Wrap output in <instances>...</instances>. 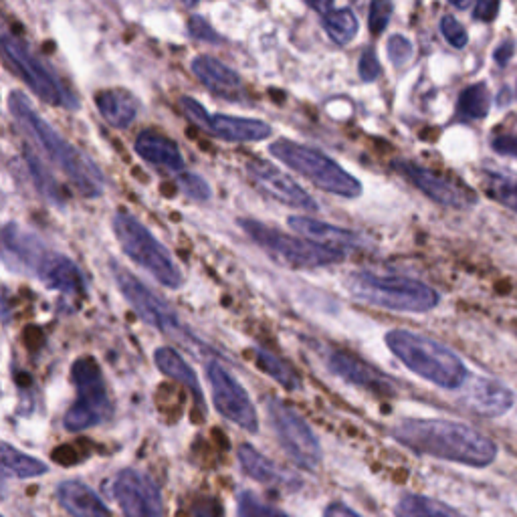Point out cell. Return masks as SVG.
<instances>
[{
	"label": "cell",
	"mask_w": 517,
	"mask_h": 517,
	"mask_svg": "<svg viewBox=\"0 0 517 517\" xmlns=\"http://www.w3.org/2000/svg\"><path fill=\"white\" fill-rule=\"evenodd\" d=\"M392 437L419 455L469 467H487L497 457V445L491 439L455 421L406 419L392 429Z\"/></svg>",
	"instance_id": "cell-1"
},
{
	"label": "cell",
	"mask_w": 517,
	"mask_h": 517,
	"mask_svg": "<svg viewBox=\"0 0 517 517\" xmlns=\"http://www.w3.org/2000/svg\"><path fill=\"white\" fill-rule=\"evenodd\" d=\"M9 110L15 122L43 148V152L65 172L69 182L87 198H97L103 194L101 170L93 164V160L67 142L51 124H47L33 108L23 93L13 91L9 97Z\"/></svg>",
	"instance_id": "cell-2"
},
{
	"label": "cell",
	"mask_w": 517,
	"mask_h": 517,
	"mask_svg": "<svg viewBox=\"0 0 517 517\" xmlns=\"http://www.w3.org/2000/svg\"><path fill=\"white\" fill-rule=\"evenodd\" d=\"M386 346L408 370L445 390L461 388L469 378L463 360L447 346L427 336L408 330H392L386 334Z\"/></svg>",
	"instance_id": "cell-3"
},
{
	"label": "cell",
	"mask_w": 517,
	"mask_h": 517,
	"mask_svg": "<svg viewBox=\"0 0 517 517\" xmlns=\"http://www.w3.org/2000/svg\"><path fill=\"white\" fill-rule=\"evenodd\" d=\"M346 289L362 303L392 309V312L423 314L439 305V293L417 279L400 275H378L372 271H354L346 277Z\"/></svg>",
	"instance_id": "cell-4"
},
{
	"label": "cell",
	"mask_w": 517,
	"mask_h": 517,
	"mask_svg": "<svg viewBox=\"0 0 517 517\" xmlns=\"http://www.w3.org/2000/svg\"><path fill=\"white\" fill-rule=\"evenodd\" d=\"M269 152L293 172L305 176L309 182H314L318 188L334 196L358 198L362 194L360 180L316 148L291 140H277L269 146Z\"/></svg>",
	"instance_id": "cell-5"
},
{
	"label": "cell",
	"mask_w": 517,
	"mask_h": 517,
	"mask_svg": "<svg viewBox=\"0 0 517 517\" xmlns=\"http://www.w3.org/2000/svg\"><path fill=\"white\" fill-rule=\"evenodd\" d=\"M114 233L122 251L142 269H146L158 283L178 289L184 283L180 267L174 263L170 251L130 213L118 211L112 221Z\"/></svg>",
	"instance_id": "cell-6"
},
{
	"label": "cell",
	"mask_w": 517,
	"mask_h": 517,
	"mask_svg": "<svg viewBox=\"0 0 517 517\" xmlns=\"http://www.w3.org/2000/svg\"><path fill=\"white\" fill-rule=\"evenodd\" d=\"M71 380L77 398L65 412L63 427L69 433H81L110 421L114 415V404L97 362L87 356L77 358L71 366Z\"/></svg>",
	"instance_id": "cell-7"
},
{
	"label": "cell",
	"mask_w": 517,
	"mask_h": 517,
	"mask_svg": "<svg viewBox=\"0 0 517 517\" xmlns=\"http://www.w3.org/2000/svg\"><path fill=\"white\" fill-rule=\"evenodd\" d=\"M0 47H3V55L13 71L41 101L71 112L79 110V99L75 93L17 35L5 31L0 37Z\"/></svg>",
	"instance_id": "cell-8"
},
{
	"label": "cell",
	"mask_w": 517,
	"mask_h": 517,
	"mask_svg": "<svg viewBox=\"0 0 517 517\" xmlns=\"http://www.w3.org/2000/svg\"><path fill=\"white\" fill-rule=\"evenodd\" d=\"M239 225L251 237V241H255L257 247H261L273 261L285 267L318 269V267L336 265L346 255L342 251L316 245L307 239H295L253 219H241Z\"/></svg>",
	"instance_id": "cell-9"
},
{
	"label": "cell",
	"mask_w": 517,
	"mask_h": 517,
	"mask_svg": "<svg viewBox=\"0 0 517 517\" xmlns=\"http://www.w3.org/2000/svg\"><path fill=\"white\" fill-rule=\"evenodd\" d=\"M110 267H112L118 289L122 291L126 301L134 307V312L148 326L156 328L158 332H162L174 340H180L188 348L200 346V342H196V338H192V334L182 326L180 318L176 316L174 309L164 299H160L150 287H146L136 275H132L120 263H112Z\"/></svg>",
	"instance_id": "cell-10"
},
{
	"label": "cell",
	"mask_w": 517,
	"mask_h": 517,
	"mask_svg": "<svg viewBox=\"0 0 517 517\" xmlns=\"http://www.w3.org/2000/svg\"><path fill=\"white\" fill-rule=\"evenodd\" d=\"M265 408L273 431L291 461L303 469L316 471L322 463V447L299 412L277 396H267Z\"/></svg>",
	"instance_id": "cell-11"
},
{
	"label": "cell",
	"mask_w": 517,
	"mask_h": 517,
	"mask_svg": "<svg viewBox=\"0 0 517 517\" xmlns=\"http://www.w3.org/2000/svg\"><path fill=\"white\" fill-rule=\"evenodd\" d=\"M206 376H209L213 388V402L221 415L231 421L233 425L257 433L259 421L253 400L249 398L247 390L239 384V380L225 368V364L217 358L206 362Z\"/></svg>",
	"instance_id": "cell-12"
},
{
	"label": "cell",
	"mask_w": 517,
	"mask_h": 517,
	"mask_svg": "<svg viewBox=\"0 0 517 517\" xmlns=\"http://www.w3.org/2000/svg\"><path fill=\"white\" fill-rule=\"evenodd\" d=\"M178 106L182 110V114L200 130L213 134L219 140L225 142H235V144H243V142H263L267 138H271L273 130L267 122L261 120H251V118H235V116H223V114H215L211 116L206 112L200 103L188 95L180 97Z\"/></svg>",
	"instance_id": "cell-13"
},
{
	"label": "cell",
	"mask_w": 517,
	"mask_h": 517,
	"mask_svg": "<svg viewBox=\"0 0 517 517\" xmlns=\"http://www.w3.org/2000/svg\"><path fill=\"white\" fill-rule=\"evenodd\" d=\"M392 168L406 178L412 186H417L425 196H429L433 202L441 204V206H449V209H471V206L477 204V196L471 188H467L465 184L451 180L447 176H441L425 166H419L415 162H404L398 160L392 164Z\"/></svg>",
	"instance_id": "cell-14"
},
{
	"label": "cell",
	"mask_w": 517,
	"mask_h": 517,
	"mask_svg": "<svg viewBox=\"0 0 517 517\" xmlns=\"http://www.w3.org/2000/svg\"><path fill=\"white\" fill-rule=\"evenodd\" d=\"M112 495L126 517H164L158 485L138 469H124L114 477Z\"/></svg>",
	"instance_id": "cell-15"
},
{
	"label": "cell",
	"mask_w": 517,
	"mask_h": 517,
	"mask_svg": "<svg viewBox=\"0 0 517 517\" xmlns=\"http://www.w3.org/2000/svg\"><path fill=\"white\" fill-rule=\"evenodd\" d=\"M245 168L251 182L277 202L299 211H318V202L312 198V194H307L295 180H291L287 174H283L269 162L249 160Z\"/></svg>",
	"instance_id": "cell-16"
},
{
	"label": "cell",
	"mask_w": 517,
	"mask_h": 517,
	"mask_svg": "<svg viewBox=\"0 0 517 517\" xmlns=\"http://www.w3.org/2000/svg\"><path fill=\"white\" fill-rule=\"evenodd\" d=\"M328 368L334 376H338L354 386H360L364 390H370L378 396L396 394V386H394L392 378H388L378 368H374L372 364H368L366 360H362L350 352H344V350L330 352Z\"/></svg>",
	"instance_id": "cell-17"
},
{
	"label": "cell",
	"mask_w": 517,
	"mask_h": 517,
	"mask_svg": "<svg viewBox=\"0 0 517 517\" xmlns=\"http://www.w3.org/2000/svg\"><path fill=\"white\" fill-rule=\"evenodd\" d=\"M134 150L150 166H154V168L166 172L168 176H172L174 182L190 172L186 168V162H184L182 152L176 146V142H172L164 134H158V132H152V130H146V132L138 134Z\"/></svg>",
	"instance_id": "cell-18"
},
{
	"label": "cell",
	"mask_w": 517,
	"mask_h": 517,
	"mask_svg": "<svg viewBox=\"0 0 517 517\" xmlns=\"http://www.w3.org/2000/svg\"><path fill=\"white\" fill-rule=\"evenodd\" d=\"M192 73L198 77V81L209 89L213 95L221 99L237 101L243 95V79L235 69L219 61L211 55H198L190 63Z\"/></svg>",
	"instance_id": "cell-19"
},
{
	"label": "cell",
	"mask_w": 517,
	"mask_h": 517,
	"mask_svg": "<svg viewBox=\"0 0 517 517\" xmlns=\"http://www.w3.org/2000/svg\"><path fill=\"white\" fill-rule=\"evenodd\" d=\"M513 400L515 398L509 388H505L501 382L489 380V378H475L463 396V404L469 410H473V412H477V415L487 417V419L503 417L507 410H511Z\"/></svg>",
	"instance_id": "cell-20"
},
{
	"label": "cell",
	"mask_w": 517,
	"mask_h": 517,
	"mask_svg": "<svg viewBox=\"0 0 517 517\" xmlns=\"http://www.w3.org/2000/svg\"><path fill=\"white\" fill-rule=\"evenodd\" d=\"M287 225L295 233L305 237L307 241L328 247V249L348 253V251L362 247V239L354 231H348V229H342V227H336V225L312 219V217H289Z\"/></svg>",
	"instance_id": "cell-21"
},
{
	"label": "cell",
	"mask_w": 517,
	"mask_h": 517,
	"mask_svg": "<svg viewBox=\"0 0 517 517\" xmlns=\"http://www.w3.org/2000/svg\"><path fill=\"white\" fill-rule=\"evenodd\" d=\"M37 277L49 289H55V291L63 293L65 297H71V299H81L87 291L85 275L77 267V263H73L69 257H63V255H57V253H51L43 261V265L37 271Z\"/></svg>",
	"instance_id": "cell-22"
},
{
	"label": "cell",
	"mask_w": 517,
	"mask_h": 517,
	"mask_svg": "<svg viewBox=\"0 0 517 517\" xmlns=\"http://www.w3.org/2000/svg\"><path fill=\"white\" fill-rule=\"evenodd\" d=\"M3 245H5L7 257L13 255L23 269L35 275L43 265V261L53 253L45 247L41 239H37L33 233L21 229V225H15V223H9L3 229Z\"/></svg>",
	"instance_id": "cell-23"
},
{
	"label": "cell",
	"mask_w": 517,
	"mask_h": 517,
	"mask_svg": "<svg viewBox=\"0 0 517 517\" xmlns=\"http://www.w3.org/2000/svg\"><path fill=\"white\" fill-rule=\"evenodd\" d=\"M57 499L73 517H114L99 495L81 481L59 483Z\"/></svg>",
	"instance_id": "cell-24"
},
{
	"label": "cell",
	"mask_w": 517,
	"mask_h": 517,
	"mask_svg": "<svg viewBox=\"0 0 517 517\" xmlns=\"http://www.w3.org/2000/svg\"><path fill=\"white\" fill-rule=\"evenodd\" d=\"M154 364H156V368L162 374H166L168 378L176 380L178 384H182L192 394V398H194L196 406L200 408V412L206 410L202 386H200V380H198L196 372L192 370V366L174 348H168V346L158 348L154 352Z\"/></svg>",
	"instance_id": "cell-25"
},
{
	"label": "cell",
	"mask_w": 517,
	"mask_h": 517,
	"mask_svg": "<svg viewBox=\"0 0 517 517\" xmlns=\"http://www.w3.org/2000/svg\"><path fill=\"white\" fill-rule=\"evenodd\" d=\"M95 106L101 118L118 130L130 128L138 116V101L122 89L99 91L95 95Z\"/></svg>",
	"instance_id": "cell-26"
},
{
	"label": "cell",
	"mask_w": 517,
	"mask_h": 517,
	"mask_svg": "<svg viewBox=\"0 0 517 517\" xmlns=\"http://www.w3.org/2000/svg\"><path fill=\"white\" fill-rule=\"evenodd\" d=\"M239 463L251 479L261 481L265 485H275V487H297L299 485L295 475H289L281 467L273 465L265 455H261L251 445H241Z\"/></svg>",
	"instance_id": "cell-27"
},
{
	"label": "cell",
	"mask_w": 517,
	"mask_h": 517,
	"mask_svg": "<svg viewBox=\"0 0 517 517\" xmlns=\"http://www.w3.org/2000/svg\"><path fill=\"white\" fill-rule=\"evenodd\" d=\"M314 11H318L322 15V25L328 33V37L336 43V45H348L354 41V37L358 35L360 23L358 17L352 9H338L332 3H312L309 5Z\"/></svg>",
	"instance_id": "cell-28"
},
{
	"label": "cell",
	"mask_w": 517,
	"mask_h": 517,
	"mask_svg": "<svg viewBox=\"0 0 517 517\" xmlns=\"http://www.w3.org/2000/svg\"><path fill=\"white\" fill-rule=\"evenodd\" d=\"M396 517H465V515L437 499L410 493L398 501Z\"/></svg>",
	"instance_id": "cell-29"
},
{
	"label": "cell",
	"mask_w": 517,
	"mask_h": 517,
	"mask_svg": "<svg viewBox=\"0 0 517 517\" xmlns=\"http://www.w3.org/2000/svg\"><path fill=\"white\" fill-rule=\"evenodd\" d=\"M253 354H255L257 366L269 378H273L277 384H281L287 390H299L301 388V378L289 362H285L283 358H279L277 354H273L265 348H253Z\"/></svg>",
	"instance_id": "cell-30"
},
{
	"label": "cell",
	"mask_w": 517,
	"mask_h": 517,
	"mask_svg": "<svg viewBox=\"0 0 517 517\" xmlns=\"http://www.w3.org/2000/svg\"><path fill=\"white\" fill-rule=\"evenodd\" d=\"M47 465L19 449H15L13 445L5 443L3 445V473L5 477H19V479H31V477H39L43 473H47Z\"/></svg>",
	"instance_id": "cell-31"
},
{
	"label": "cell",
	"mask_w": 517,
	"mask_h": 517,
	"mask_svg": "<svg viewBox=\"0 0 517 517\" xmlns=\"http://www.w3.org/2000/svg\"><path fill=\"white\" fill-rule=\"evenodd\" d=\"M491 110V93L485 83H475L463 89L457 101V114L463 120H483Z\"/></svg>",
	"instance_id": "cell-32"
},
{
	"label": "cell",
	"mask_w": 517,
	"mask_h": 517,
	"mask_svg": "<svg viewBox=\"0 0 517 517\" xmlns=\"http://www.w3.org/2000/svg\"><path fill=\"white\" fill-rule=\"evenodd\" d=\"M485 176L489 196H493L497 202L517 213V176L493 170H487Z\"/></svg>",
	"instance_id": "cell-33"
},
{
	"label": "cell",
	"mask_w": 517,
	"mask_h": 517,
	"mask_svg": "<svg viewBox=\"0 0 517 517\" xmlns=\"http://www.w3.org/2000/svg\"><path fill=\"white\" fill-rule=\"evenodd\" d=\"M25 160H27V168H29V172H31V178H33L35 188H37L49 202L63 204L61 186H59L57 180L49 174V170L41 164V160H39L33 152H25Z\"/></svg>",
	"instance_id": "cell-34"
},
{
	"label": "cell",
	"mask_w": 517,
	"mask_h": 517,
	"mask_svg": "<svg viewBox=\"0 0 517 517\" xmlns=\"http://www.w3.org/2000/svg\"><path fill=\"white\" fill-rule=\"evenodd\" d=\"M239 517H287L283 511L263 503L251 491L239 495Z\"/></svg>",
	"instance_id": "cell-35"
},
{
	"label": "cell",
	"mask_w": 517,
	"mask_h": 517,
	"mask_svg": "<svg viewBox=\"0 0 517 517\" xmlns=\"http://www.w3.org/2000/svg\"><path fill=\"white\" fill-rule=\"evenodd\" d=\"M176 186L178 190L188 196L190 200H196V202H206L211 198V186L204 182V178H200L198 174L194 172H188L184 174L180 180H176Z\"/></svg>",
	"instance_id": "cell-36"
},
{
	"label": "cell",
	"mask_w": 517,
	"mask_h": 517,
	"mask_svg": "<svg viewBox=\"0 0 517 517\" xmlns=\"http://www.w3.org/2000/svg\"><path fill=\"white\" fill-rule=\"evenodd\" d=\"M188 33L192 39H198L202 43H213V45H219L223 43V35H219V31L206 21L202 19L200 15H192L190 21H188Z\"/></svg>",
	"instance_id": "cell-37"
},
{
	"label": "cell",
	"mask_w": 517,
	"mask_h": 517,
	"mask_svg": "<svg viewBox=\"0 0 517 517\" xmlns=\"http://www.w3.org/2000/svg\"><path fill=\"white\" fill-rule=\"evenodd\" d=\"M439 29H441V35L445 37V41L455 49H463L469 43V35L465 31V27L451 15H445L441 19Z\"/></svg>",
	"instance_id": "cell-38"
},
{
	"label": "cell",
	"mask_w": 517,
	"mask_h": 517,
	"mask_svg": "<svg viewBox=\"0 0 517 517\" xmlns=\"http://www.w3.org/2000/svg\"><path fill=\"white\" fill-rule=\"evenodd\" d=\"M392 5L390 3H384V0H374V3L370 5V17H368V27H370V33H374L376 37L382 35L390 23V15H392Z\"/></svg>",
	"instance_id": "cell-39"
},
{
	"label": "cell",
	"mask_w": 517,
	"mask_h": 517,
	"mask_svg": "<svg viewBox=\"0 0 517 517\" xmlns=\"http://www.w3.org/2000/svg\"><path fill=\"white\" fill-rule=\"evenodd\" d=\"M412 53H415V49H412V43L402 37V35H392L388 39V57L390 61L400 67V65H406L412 57Z\"/></svg>",
	"instance_id": "cell-40"
},
{
	"label": "cell",
	"mask_w": 517,
	"mask_h": 517,
	"mask_svg": "<svg viewBox=\"0 0 517 517\" xmlns=\"http://www.w3.org/2000/svg\"><path fill=\"white\" fill-rule=\"evenodd\" d=\"M358 73H360V79L370 83V81H376L378 75H380V61H378V55L374 51V47H366L360 55V61H358Z\"/></svg>",
	"instance_id": "cell-41"
},
{
	"label": "cell",
	"mask_w": 517,
	"mask_h": 517,
	"mask_svg": "<svg viewBox=\"0 0 517 517\" xmlns=\"http://www.w3.org/2000/svg\"><path fill=\"white\" fill-rule=\"evenodd\" d=\"M491 148L501 156H517V136L499 134L491 138Z\"/></svg>",
	"instance_id": "cell-42"
},
{
	"label": "cell",
	"mask_w": 517,
	"mask_h": 517,
	"mask_svg": "<svg viewBox=\"0 0 517 517\" xmlns=\"http://www.w3.org/2000/svg\"><path fill=\"white\" fill-rule=\"evenodd\" d=\"M497 13H499V3H497V0H481V3H477L473 7V17L477 21H483V23L495 21Z\"/></svg>",
	"instance_id": "cell-43"
},
{
	"label": "cell",
	"mask_w": 517,
	"mask_h": 517,
	"mask_svg": "<svg viewBox=\"0 0 517 517\" xmlns=\"http://www.w3.org/2000/svg\"><path fill=\"white\" fill-rule=\"evenodd\" d=\"M194 513H196V517H221V515H223L221 505H219L215 499L206 501L202 507H196Z\"/></svg>",
	"instance_id": "cell-44"
},
{
	"label": "cell",
	"mask_w": 517,
	"mask_h": 517,
	"mask_svg": "<svg viewBox=\"0 0 517 517\" xmlns=\"http://www.w3.org/2000/svg\"><path fill=\"white\" fill-rule=\"evenodd\" d=\"M324 517H360V515L344 503H332V505H328Z\"/></svg>",
	"instance_id": "cell-45"
},
{
	"label": "cell",
	"mask_w": 517,
	"mask_h": 517,
	"mask_svg": "<svg viewBox=\"0 0 517 517\" xmlns=\"http://www.w3.org/2000/svg\"><path fill=\"white\" fill-rule=\"evenodd\" d=\"M511 55H513V45H511V43H503V45H499V49L493 53V59L503 67V65H507V61L511 59Z\"/></svg>",
	"instance_id": "cell-46"
},
{
	"label": "cell",
	"mask_w": 517,
	"mask_h": 517,
	"mask_svg": "<svg viewBox=\"0 0 517 517\" xmlns=\"http://www.w3.org/2000/svg\"><path fill=\"white\" fill-rule=\"evenodd\" d=\"M453 7H457V9L465 11V9H469V7H471V3H453Z\"/></svg>",
	"instance_id": "cell-47"
}]
</instances>
